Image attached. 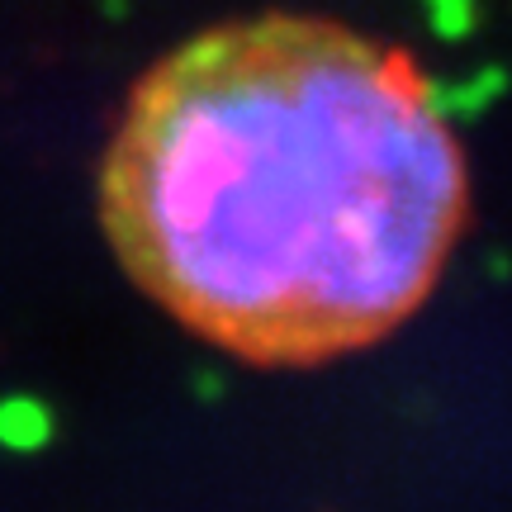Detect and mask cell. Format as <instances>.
I'll list each match as a JSON object with an SVG mask.
<instances>
[{"label": "cell", "instance_id": "6da1fadb", "mask_svg": "<svg viewBox=\"0 0 512 512\" xmlns=\"http://www.w3.org/2000/svg\"><path fill=\"white\" fill-rule=\"evenodd\" d=\"M100 223L195 337L323 366L427 304L470 223V171L403 48L256 15L143 72L100 162Z\"/></svg>", "mask_w": 512, "mask_h": 512}]
</instances>
